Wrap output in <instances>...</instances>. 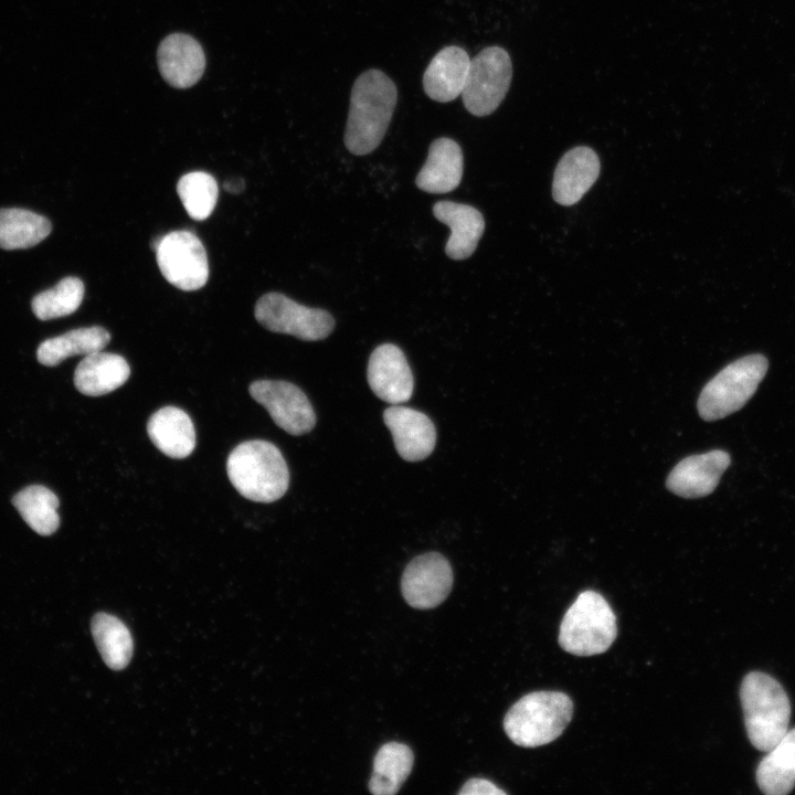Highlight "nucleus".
<instances>
[{
  "label": "nucleus",
  "mask_w": 795,
  "mask_h": 795,
  "mask_svg": "<svg viewBox=\"0 0 795 795\" xmlns=\"http://www.w3.org/2000/svg\"><path fill=\"white\" fill-rule=\"evenodd\" d=\"M468 53L456 45L442 49L423 75V87L433 100L447 103L462 95L469 70Z\"/></svg>",
  "instance_id": "f3484780"
},
{
  "label": "nucleus",
  "mask_w": 795,
  "mask_h": 795,
  "mask_svg": "<svg viewBox=\"0 0 795 795\" xmlns=\"http://www.w3.org/2000/svg\"><path fill=\"white\" fill-rule=\"evenodd\" d=\"M147 433L153 445L171 458H186L195 447L193 422L176 406H165L155 412L148 421Z\"/></svg>",
  "instance_id": "aec40b11"
},
{
  "label": "nucleus",
  "mask_w": 795,
  "mask_h": 795,
  "mask_svg": "<svg viewBox=\"0 0 795 795\" xmlns=\"http://www.w3.org/2000/svg\"><path fill=\"white\" fill-rule=\"evenodd\" d=\"M573 716V702L560 691H534L519 699L506 713L504 729L522 748L548 744L559 738Z\"/></svg>",
  "instance_id": "20e7f679"
},
{
  "label": "nucleus",
  "mask_w": 795,
  "mask_h": 795,
  "mask_svg": "<svg viewBox=\"0 0 795 795\" xmlns=\"http://www.w3.org/2000/svg\"><path fill=\"white\" fill-rule=\"evenodd\" d=\"M463 152L451 138L435 139L428 149L425 165L417 173L416 186L427 193H447L462 180Z\"/></svg>",
  "instance_id": "6ab92c4d"
},
{
  "label": "nucleus",
  "mask_w": 795,
  "mask_h": 795,
  "mask_svg": "<svg viewBox=\"0 0 795 795\" xmlns=\"http://www.w3.org/2000/svg\"><path fill=\"white\" fill-rule=\"evenodd\" d=\"M156 258L162 276L186 292L203 287L209 277L205 248L199 237L187 230L172 231L161 236Z\"/></svg>",
  "instance_id": "1a4fd4ad"
},
{
  "label": "nucleus",
  "mask_w": 795,
  "mask_h": 795,
  "mask_svg": "<svg viewBox=\"0 0 795 795\" xmlns=\"http://www.w3.org/2000/svg\"><path fill=\"white\" fill-rule=\"evenodd\" d=\"M617 636L616 616L607 601L595 591L579 594L560 625L559 644L575 656L606 651Z\"/></svg>",
  "instance_id": "39448f33"
},
{
  "label": "nucleus",
  "mask_w": 795,
  "mask_h": 795,
  "mask_svg": "<svg viewBox=\"0 0 795 795\" xmlns=\"http://www.w3.org/2000/svg\"><path fill=\"white\" fill-rule=\"evenodd\" d=\"M453 571L445 556L428 552L414 558L405 568L401 590L409 605L420 610L439 605L449 594Z\"/></svg>",
  "instance_id": "9b49d317"
},
{
  "label": "nucleus",
  "mask_w": 795,
  "mask_h": 795,
  "mask_svg": "<svg viewBox=\"0 0 795 795\" xmlns=\"http://www.w3.org/2000/svg\"><path fill=\"white\" fill-rule=\"evenodd\" d=\"M760 789L767 795H785L795 786V729L784 736L762 759L756 770Z\"/></svg>",
  "instance_id": "5701e85b"
},
{
  "label": "nucleus",
  "mask_w": 795,
  "mask_h": 795,
  "mask_svg": "<svg viewBox=\"0 0 795 795\" xmlns=\"http://www.w3.org/2000/svg\"><path fill=\"white\" fill-rule=\"evenodd\" d=\"M157 62L162 78L179 89L197 84L205 70L202 45L186 33H171L162 39L157 50Z\"/></svg>",
  "instance_id": "ddd939ff"
},
{
  "label": "nucleus",
  "mask_w": 795,
  "mask_h": 795,
  "mask_svg": "<svg viewBox=\"0 0 795 795\" xmlns=\"http://www.w3.org/2000/svg\"><path fill=\"white\" fill-rule=\"evenodd\" d=\"M109 341L110 335L103 327L77 328L44 340L36 350V358L43 365L55 367L70 357L102 351Z\"/></svg>",
  "instance_id": "4be33fe9"
},
{
  "label": "nucleus",
  "mask_w": 795,
  "mask_h": 795,
  "mask_svg": "<svg viewBox=\"0 0 795 795\" xmlns=\"http://www.w3.org/2000/svg\"><path fill=\"white\" fill-rule=\"evenodd\" d=\"M12 504L26 524L41 536L54 533L60 526L59 498L41 485L29 486L12 498Z\"/></svg>",
  "instance_id": "a878e982"
},
{
  "label": "nucleus",
  "mask_w": 795,
  "mask_h": 795,
  "mask_svg": "<svg viewBox=\"0 0 795 795\" xmlns=\"http://www.w3.org/2000/svg\"><path fill=\"white\" fill-rule=\"evenodd\" d=\"M512 64L506 50L488 46L470 60L462 98L475 116L494 113L504 100L511 83Z\"/></svg>",
  "instance_id": "0eeeda50"
},
{
  "label": "nucleus",
  "mask_w": 795,
  "mask_h": 795,
  "mask_svg": "<svg viewBox=\"0 0 795 795\" xmlns=\"http://www.w3.org/2000/svg\"><path fill=\"white\" fill-rule=\"evenodd\" d=\"M730 463V455L721 449L688 456L669 473L666 486L682 498L704 497L717 488Z\"/></svg>",
  "instance_id": "4468645a"
},
{
  "label": "nucleus",
  "mask_w": 795,
  "mask_h": 795,
  "mask_svg": "<svg viewBox=\"0 0 795 795\" xmlns=\"http://www.w3.org/2000/svg\"><path fill=\"white\" fill-rule=\"evenodd\" d=\"M459 795H497L506 794L502 789L498 788L494 783L485 778H470L468 780L462 789L458 792Z\"/></svg>",
  "instance_id": "c756f323"
},
{
  "label": "nucleus",
  "mask_w": 795,
  "mask_h": 795,
  "mask_svg": "<svg viewBox=\"0 0 795 795\" xmlns=\"http://www.w3.org/2000/svg\"><path fill=\"white\" fill-rule=\"evenodd\" d=\"M129 375L130 368L121 356L96 351L77 364L74 385L84 395L100 396L121 386Z\"/></svg>",
  "instance_id": "412c9836"
},
{
  "label": "nucleus",
  "mask_w": 795,
  "mask_h": 795,
  "mask_svg": "<svg viewBox=\"0 0 795 795\" xmlns=\"http://www.w3.org/2000/svg\"><path fill=\"white\" fill-rule=\"evenodd\" d=\"M226 471L234 488L256 502L278 500L289 485V471L282 453L263 439L239 444L229 455Z\"/></svg>",
  "instance_id": "f03ea898"
},
{
  "label": "nucleus",
  "mask_w": 795,
  "mask_h": 795,
  "mask_svg": "<svg viewBox=\"0 0 795 795\" xmlns=\"http://www.w3.org/2000/svg\"><path fill=\"white\" fill-rule=\"evenodd\" d=\"M84 290L80 278L67 276L54 287L35 295L31 303L32 311L40 320L68 316L81 306Z\"/></svg>",
  "instance_id": "cd10ccee"
},
{
  "label": "nucleus",
  "mask_w": 795,
  "mask_h": 795,
  "mask_svg": "<svg viewBox=\"0 0 795 795\" xmlns=\"http://www.w3.org/2000/svg\"><path fill=\"white\" fill-rule=\"evenodd\" d=\"M92 634L105 664L124 669L132 655V639L126 625L107 613H97L91 623Z\"/></svg>",
  "instance_id": "bb28decb"
},
{
  "label": "nucleus",
  "mask_w": 795,
  "mask_h": 795,
  "mask_svg": "<svg viewBox=\"0 0 795 795\" xmlns=\"http://www.w3.org/2000/svg\"><path fill=\"white\" fill-rule=\"evenodd\" d=\"M223 187L229 192L240 193L245 188V183L243 179L239 178L235 180L225 181Z\"/></svg>",
  "instance_id": "7c9ffc66"
},
{
  "label": "nucleus",
  "mask_w": 795,
  "mask_h": 795,
  "mask_svg": "<svg viewBox=\"0 0 795 795\" xmlns=\"http://www.w3.org/2000/svg\"><path fill=\"white\" fill-rule=\"evenodd\" d=\"M767 367V359L759 353L728 364L702 389L697 403L700 416L717 421L739 411L755 393Z\"/></svg>",
  "instance_id": "423d86ee"
},
{
  "label": "nucleus",
  "mask_w": 795,
  "mask_h": 795,
  "mask_svg": "<svg viewBox=\"0 0 795 795\" xmlns=\"http://www.w3.org/2000/svg\"><path fill=\"white\" fill-rule=\"evenodd\" d=\"M248 392L265 407L274 423L288 434L298 436L314 428L315 411L297 385L286 381L258 380L250 385Z\"/></svg>",
  "instance_id": "9d476101"
},
{
  "label": "nucleus",
  "mask_w": 795,
  "mask_h": 795,
  "mask_svg": "<svg viewBox=\"0 0 795 795\" xmlns=\"http://www.w3.org/2000/svg\"><path fill=\"white\" fill-rule=\"evenodd\" d=\"M412 750L399 742L383 744L374 756L369 791L375 795H393L407 778L413 767Z\"/></svg>",
  "instance_id": "b1692460"
},
{
  "label": "nucleus",
  "mask_w": 795,
  "mask_h": 795,
  "mask_svg": "<svg viewBox=\"0 0 795 795\" xmlns=\"http://www.w3.org/2000/svg\"><path fill=\"white\" fill-rule=\"evenodd\" d=\"M178 195L190 218L197 221L208 219L218 200L215 179L206 172H189L177 184Z\"/></svg>",
  "instance_id": "c85d7f7f"
},
{
  "label": "nucleus",
  "mask_w": 795,
  "mask_h": 795,
  "mask_svg": "<svg viewBox=\"0 0 795 795\" xmlns=\"http://www.w3.org/2000/svg\"><path fill=\"white\" fill-rule=\"evenodd\" d=\"M740 698L750 742L770 751L788 728L791 703L784 688L770 675L752 671L742 680Z\"/></svg>",
  "instance_id": "7ed1b4c3"
},
{
  "label": "nucleus",
  "mask_w": 795,
  "mask_h": 795,
  "mask_svg": "<svg viewBox=\"0 0 795 795\" xmlns=\"http://www.w3.org/2000/svg\"><path fill=\"white\" fill-rule=\"evenodd\" d=\"M368 383L381 400L396 405L410 400L414 379L403 351L392 343L377 347L369 359Z\"/></svg>",
  "instance_id": "f8f14e48"
},
{
  "label": "nucleus",
  "mask_w": 795,
  "mask_h": 795,
  "mask_svg": "<svg viewBox=\"0 0 795 795\" xmlns=\"http://www.w3.org/2000/svg\"><path fill=\"white\" fill-rule=\"evenodd\" d=\"M396 100L395 84L382 71L368 70L356 80L343 138L351 153L363 156L381 144Z\"/></svg>",
  "instance_id": "f257e3e1"
},
{
  "label": "nucleus",
  "mask_w": 795,
  "mask_h": 795,
  "mask_svg": "<svg viewBox=\"0 0 795 795\" xmlns=\"http://www.w3.org/2000/svg\"><path fill=\"white\" fill-rule=\"evenodd\" d=\"M398 454L407 462H418L431 455L436 443V430L424 413L393 405L383 412Z\"/></svg>",
  "instance_id": "2eb2a0df"
},
{
  "label": "nucleus",
  "mask_w": 795,
  "mask_h": 795,
  "mask_svg": "<svg viewBox=\"0 0 795 795\" xmlns=\"http://www.w3.org/2000/svg\"><path fill=\"white\" fill-rule=\"evenodd\" d=\"M254 315L265 329L305 341L325 339L335 327L328 311L300 305L279 293L263 295L255 305Z\"/></svg>",
  "instance_id": "6e6552de"
},
{
  "label": "nucleus",
  "mask_w": 795,
  "mask_h": 795,
  "mask_svg": "<svg viewBox=\"0 0 795 795\" xmlns=\"http://www.w3.org/2000/svg\"><path fill=\"white\" fill-rule=\"evenodd\" d=\"M600 173V160L589 147L572 148L559 161L553 177L552 195L562 205L576 203Z\"/></svg>",
  "instance_id": "dca6fc26"
},
{
  "label": "nucleus",
  "mask_w": 795,
  "mask_h": 795,
  "mask_svg": "<svg viewBox=\"0 0 795 795\" xmlns=\"http://www.w3.org/2000/svg\"><path fill=\"white\" fill-rule=\"evenodd\" d=\"M52 230L47 218L20 208L0 209V247L24 250L42 242Z\"/></svg>",
  "instance_id": "393cba45"
},
{
  "label": "nucleus",
  "mask_w": 795,
  "mask_h": 795,
  "mask_svg": "<svg viewBox=\"0 0 795 795\" xmlns=\"http://www.w3.org/2000/svg\"><path fill=\"white\" fill-rule=\"evenodd\" d=\"M434 216L451 229L445 246L452 259L468 258L476 250L485 230L481 213L474 206L453 201H439L433 206Z\"/></svg>",
  "instance_id": "a211bd4d"
}]
</instances>
